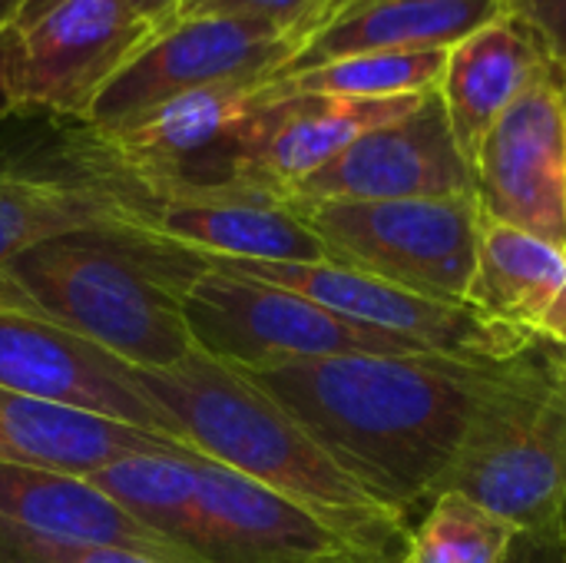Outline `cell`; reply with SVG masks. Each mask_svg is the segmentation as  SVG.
I'll return each mask as SVG.
<instances>
[{
    "label": "cell",
    "mask_w": 566,
    "mask_h": 563,
    "mask_svg": "<svg viewBox=\"0 0 566 563\" xmlns=\"http://www.w3.org/2000/svg\"><path fill=\"white\" fill-rule=\"evenodd\" d=\"M504 372L507 362L444 355H325L242 375L368 498L411 524L434 501L474 411Z\"/></svg>",
    "instance_id": "cell-1"
},
{
    "label": "cell",
    "mask_w": 566,
    "mask_h": 563,
    "mask_svg": "<svg viewBox=\"0 0 566 563\" xmlns=\"http://www.w3.org/2000/svg\"><path fill=\"white\" fill-rule=\"evenodd\" d=\"M146 395L176 421L186 448L279 491L381 563H401L411 524L368 498L242 372L202 352L169 368H136Z\"/></svg>",
    "instance_id": "cell-2"
},
{
    "label": "cell",
    "mask_w": 566,
    "mask_h": 563,
    "mask_svg": "<svg viewBox=\"0 0 566 563\" xmlns=\"http://www.w3.org/2000/svg\"><path fill=\"white\" fill-rule=\"evenodd\" d=\"M202 259L139 229L99 226L46 239L0 269V309L53 322L133 368L196 352L182 295Z\"/></svg>",
    "instance_id": "cell-3"
},
{
    "label": "cell",
    "mask_w": 566,
    "mask_h": 563,
    "mask_svg": "<svg viewBox=\"0 0 566 563\" xmlns=\"http://www.w3.org/2000/svg\"><path fill=\"white\" fill-rule=\"evenodd\" d=\"M464 494L521 534L564 544L566 348L537 342L507 362L501 385L474 411L438 494Z\"/></svg>",
    "instance_id": "cell-4"
},
{
    "label": "cell",
    "mask_w": 566,
    "mask_h": 563,
    "mask_svg": "<svg viewBox=\"0 0 566 563\" xmlns=\"http://www.w3.org/2000/svg\"><path fill=\"white\" fill-rule=\"evenodd\" d=\"M335 262L401 289L468 305L484 212L478 196L388 202H289Z\"/></svg>",
    "instance_id": "cell-5"
},
{
    "label": "cell",
    "mask_w": 566,
    "mask_h": 563,
    "mask_svg": "<svg viewBox=\"0 0 566 563\" xmlns=\"http://www.w3.org/2000/svg\"><path fill=\"white\" fill-rule=\"evenodd\" d=\"M182 315L196 352L242 372L325 355H431L405 338L352 325L298 292L206 259L182 295Z\"/></svg>",
    "instance_id": "cell-6"
},
{
    "label": "cell",
    "mask_w": 566,
    "mask_h": 563,
    "mask_svg": "<svg viewBox=\"0 0 566 563\" xmlns=\"http://www.w3.org/2000/svg\"><path fill=\"white\" fill-rule=\"evenodd\" d=\"M202 259L219 269L298 292L352 325L405 338L444 358L511 362L541 342L521 329L494 322L491 315L471 305H454L401 289L395 282H385L371 272L342 262H239L219 256H202Z\"/></svg>",
    "instance_id": "cell-7"
},
{
    "label": "cell",
    "mask_w": 566,
    "mask_h": 563,
    "mask_svg": "<svg viewBox=\"0 0 566 563\" xmlns=\"http://www.w3.org/2000/svg\"><path fill=\"white\" fill-rule=\"evenodd\" d=\"M10 27L20 43L23 110L80 126L99 93L163 30L126 0H27Z\"/></svg>",
    "instance_id": "cell-8"
},
{
    "label": "cell",
    "mask_w": 566,
    "mask_h": 563,
    "mask_svg": "<svg viewBox=\"0 0 566 563\" xmlns=\"http://www.w3.org/2000/svg\"><path fill=\"white\" fill-rule=\"evenodd\" d=\"M292 56H295L292 33L269 20H249V17L172 20L99 93L83 126L90 129L113 126L172 96L212 83L279 76Z\"/></svg>",
    "instance_id": "cell-9"
},
{
    "label": "cell",
    "mask_w": 566,
    "mask_h": 563,
    "mask_svg": "<svg viewBox=\"0 0 566 563\" xmlns=\"http://www.w3.org/2000/svg\"><path fill=\"white\" fill-rule=\"evenodd\" d=\"M119 192L129 206L126 229L199 256L239 262H335L332 249L282 196L255 186H163L149 192L119 186Z\"/></svg>",
    "instance_id": "cell-10"
},
{
    "label": "cell",
    "mask_w": 566,
    "mask_h": 563,
    "mask_svg": "<svg viewBox=\"0 0 566 563\" xmlns=\"http://www.w3.org/2000/svg\"><path fill=\"white\" fill-rule=\"evenodd\" d=\"M478 196L474 166L464 159L438 90L415 110L358 136L318 173L292 186L285 202H388Z\"/></svg>",
    "instance_id": "cell-11"
},
{
    "label": "cell",
    "mask_w": 566,
    "mask_h": 563,
    "mask_svg": "<svg viewBox=\"0 0 566 563\" xmlns=\"http://www.w3.org/2000/svg\"><path fill=\"white\" fill-rule=\"evenodd\" d=\"M0 388L109 418L186 448L176 421L146 395L129 362L53 322L10 309H0Z\"/></svg>",
    "instance_id": "cell-12"
},
{
    "label": "cell",
    "mask_w": 566,
    "mask_h": 563,
    "mask_svg": "<svg viewBox=\"0 0 566 563\" xmlns=\"http://www.w3.org/2000/svg\"><path fill=\"white\" fill-rule=\"evenodd\" d=\"M474 176L484 219L566 249V119L557 66L494 123Z\"/></svg>",
    "instance_id": "cell-13"
},
{
    "label": "cell",
    "mask_w": 566,
    "mask_h": 563,
    "mask_svg": "<svg viewBox=\"0 0 566 563\" xmlns=\"http://www.w3.org/2000/svg\"><path fill=\"white\" fill-rule=\"evenodd\" d=\"M199 563H381L279 491L192 451Z\"/></svg>",
    "instance_id": "cell-14"
},
{
    "label": "cell",
    "mask_w": 566,
    "mask_h": 563,
    "mask_svg": "<svg viewBox=\"0 0 566 563\" xmlns=\"http://www.w3.org/2000/svg\"><path fill=\"white\" fill-rule=\"evenodd\" d=\"M421 96L398 100H345L315 93H285L265 103L242 129L235 153V183L285 196L292 186L318 173L358 136L395 123L418 106Z\"/></svg>",
    "instance_id": "cell-15"
},
{
    "label": "cell",
    "mask_w": 566,
    "mask_h": 563,
    "mask_svg": "<svg viewBox=\"0 0 566 563\" xmlns=\"http://www.w3.org/2000/svg\"><path fill=\"white\" fill-rule=\"evenodd\" d=\"M507 17V0H315L289 30L298 73L358 53L451 50L474 30Z\"/></svg>",
    "instance_id": "cell-16"
},
{
    "label": "cell",
    "mask_w": 566,
    "mask_h": 563,
    "mask_svg": "<svg viewBox=\"0 0 566 563\" xmlns=\"http://www.w3.org/2000/svg\"><path fill=\"white\" fill-rule=\"evenodd\" d=\"M554 66L557 63L547 46L511 13L474 30L448 50L438 96L471 166L494 123L537 80L551 76Z\"/></svg>",
    "instance_id": "cell-17"
},
{
    "label": "cell",
    "mask_w": 566,
    "mask_h": 563,
    "mask_svg": "<svg viewBox=\"0 0 566 563\" xmlns=\"http://www.w3.org/2000/svg\"><path fill=\"white\" fill-rule=\"evenodd\" d=\"M0 518L40 538L119 548L163 563H199L80 475L0 465Z\"/></svg>",
    "instance_id": "cell-18"
},
{
    "label": "cell",
    "mask_w": 566,
    "mask_h": 563,
    "mask_svg": "<svg viewBox=\"0 0 566 563\" xmlns=\"http://www.w3.org/2000/svg\"><path fill=\"white\" fill-rule=\"evenodd\" d=\"M156 451L189 448L109 418H96L86 411H73L0 388V465L90 478L93 471L119 458Z\"/></svg>",
    "instance_id": "cell-19"
},
{
    "label": "cell",
    "mask_w": 566,
    "mask_h": 563,
    "mask_svg": "<svg viewBox=\"0 0 566 563\" xmlns=\"http://www.w3.org/2000/svg\"><path fill=\"white\" fill-rule=\"evenodd\" d=\"M464 302L494 322L566 348V249L484 219Z\"/></svg>",
    "instance_id": "cell-20"
},
{
    "label": "cell",
    "mask_w": 566,
    "mask_h": 563,
    "mask_svg": "<svg viewBox=\"0 0 566 563\" xmlns=\"http://www.w3.org/2000/svg\"><path fill=\"white\" fill-rule=\"evenodd\" d=\"M126 222L119 186L73 159L66 169L0 166V269L46 239Z\"/></svg>",
    "instance_id": "cell-21"
},
{
    "label": "cell",
    "mask_w": 566,
    "mask_h": 563,
    "mask_svg": "<svg viewBox=\"0 0 566 563\" xmlns=\"http://www.w3.org/2000/svg\"><path fill=\"white\" fill-rule=\"evenodd\" d=\"M126 514L189 554L196 521V471L192 451L129 455L90 475ZM192 557V554H189ZM196 561V557H192Z\"/></svg>",
    "instance_id": "cell-22"
},
{
    "label": "cell",
    "mask_w": 566,
    "mask_h": 563,
    "mask_svg": "<svg viewBox=\"0 0 566 563\" xmlns=\"http://www.w3.org/2000/svg\"><path fill=\"white\" fill-rule=\"evenodd\" d=\"M448 50L424 53H358L328 60L298 73H279L285 93L345 96V100H398L438 90Z\"/></svg>",
    "instance_id": "cell-23"
},
{
    "label": "cell",
    "mask_w": 566,
    "mask_h": 563,
    "mask_svg": "<svg viewBox=\"0 0 566 563\" xmlns=\"http://www.w3.org/2000/svg\"><path fill=\"white\" fill-rule=\"evenodd\" d=\"M521 531L484 504L444 491L411 528L401 563H507Z\"/></svg>",
    "instance_id": "cell-24"
},
{
    "label": "cell",
    "mask_w": 566,
    "mask_h": 563,
    "mask_svg": "<svg viewBox=\"0 0 566 563\" xmlns=\"http://www.w3.org/2000/svg\"><path fill=\"white\" fill-rule=\"evenodd\" d=\"M0 563H163L146 554L99 548V544H76L40 538L23 528H13L0 518Z\"/></svg>",
    "instance_id": "cell-25"
},
{
    "label": "cell",
    "mask_w": 566,
    "mask_h": 563,
    "mask_svg": "<svg viewBox=\"0 0 566 563\" xmlns=\"http://www.w3.org/2000/svg\"><path fill=\"white\" fill-rule=\"evenodd\" d=\"M315 0H179L172 20H192V17H249V20H269L282 30H292ZM169 20V23H172Z\"/></svg>",
    "instance_id": "cell-26"
},
{
    "label": "cell",
    "mask_w": 566,
    "mask_h": 563,
    "mask_svg": "<svg viewBox=\"0 0 566 563\" xmlns=\"http://www.w3.org/2000/svg\"><path fill=\"white\" fill-rule=\"evenodd\" d=\"M507 13L547 46L557 66L566 63V0H507Z\"/></svg>",
    "instance_id": "cell-27"
},
{
    "label": "cell",
    "mask_w": 566,
    "mask_h": 563,
    "mask_svg": "<svg viewBox=\"0 0 566 563\" xmlns=\"http://www.w3.org/2000/svg\"><path fill=\"white\" fill-rule=\"evenodd\" d=\"M23 110L20 90V43L13 27H0V123Z\"/></svg>",
    "instance_id": "cell-28"
},
{
    "label": "cell",
    "mask_w": 566,
    "mask_h": 563,
    "mask_svg": "<svg viewBox=\"0 0 566 563\" xmlns=\"http://www.w3.org/2000/svg\"><path fill=\"white\" fill-rule=\"evenodd\" d=\"M507 563H566V557L560 544H547V541H537V538L521 534Z\"/></svg>",
    "instance_id": "cell-29"
},
{
    "label": "cell",
    "mask_w": 566,
    "mask_h": 563,
    "mask_svg": "<svg viewBox=\"0 0 566 563\" xmlns=\"http://www.w3.org/2000/svg\"><path fill=\"white\" fill-rule=\"evenodd\" d=\"M143 20H149V23H156V27H166L169 20H172V13H176V7H179V0H126Z\"/></svg>",
    "instance_id": "cell-30"
},
{
    "label": "cell",
    "mask_w": 566,
    "mask_h": 563,
    "mask_svg": "<svg viewBox=\"0 0 566 563\" xmlns=\"http://www.w3.org/2000/svg\"><path fill=\"white\" fill-rule=\"evenodd\" d=\"M27 0H0V27H7Z\"/></svg>",
    "instance_id": "cell-31"
},
{
    "label": "cell",
    "mask_w": 566,
    "mask_h": 563,
    "mask_svg": "<svg viewBox=\"0 0 566 563\" xmlns=\"http://www.w3.org/2000/svg\"><path fill=\"white\" fill-rule=\"evenodd\" d=\"M557 86H560V103H564V119H566V63L557 66Z\"/></svg>",
    "instance_id": "cell-32"
},
{
    "label": "cell",
    "mask_w": 566,
    "mask_h": 563,
    "mask_svg": "<svg viewBox=\"0 0 566 563\" xmlns=\"http://www.w3.org/2000/svg\"><path fill=\"white\" fill-rule=\"evenodd\" d=\"M560 548H564V557H566V521H564V544H560Z\"/></svg>",
    "instance_id": "cell-33"
}]
</instances>
